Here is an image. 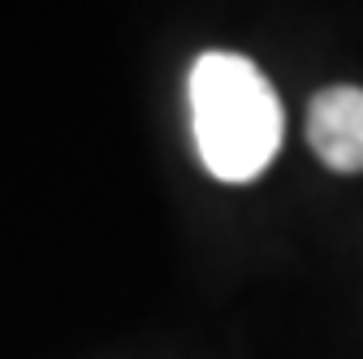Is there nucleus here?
I'll return each mask as SVG.
<instances>
[{
	"label": "nucleus",
	"mask_w": 363,
	"mask_h": 359,
	"mask_svg": "<svg viewBox=\"0 0 363 359\" xmlns=\"http://www.w3.org/2000/svg\"><path fill=\"white\" fill-rule=\"evenodd\" d=\"M191 130L199 160L220 182H251L281 148V100L238 53H203L191 65Z\"/></svg>",
	"instance_id": "1"
},
{
	"label": "nucleus",
	"mask_w": 363,
	"mask_h": 359,
	"mask_svg": "<svg viewBox=\"0 0 363 359\" xmlns=\"http://www.w3.org/2000/svg\"><path fill=\"white\" fill-rule=\"evenodd\" d=\"M307 143L329 169L363 173V87H325L307 109Z\"/></svg>",
	"instance_id": "2"
}]
</instances>
